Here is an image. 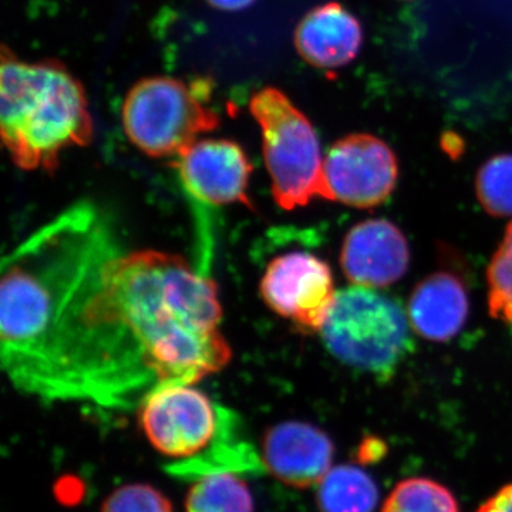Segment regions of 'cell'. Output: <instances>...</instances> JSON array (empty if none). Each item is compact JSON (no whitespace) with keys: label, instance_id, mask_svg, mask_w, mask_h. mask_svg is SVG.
<instances>
[{"label":"cell","instance_id":"3","mask_svg":"<svg viewBox=\"0 0 512 512\" xmlns=\"http://www.w3.org/2000/svg\"><path fill=\"white\" fill-rule=\"evenodd\" d=\"M211 80L147 77L131 87L121 110L128 140L154 158L177 157L220 126L210 106Z\"/></svg>","mask_w":512,"mask_h":512},{"label":"cell","instance_id":"20","mask_svg":"<svg viewBox=\"0 0 512 512\" xmlns=\"http://www.w3.org/2000/svg\"><path fill=\"white\" fill-rule=\"evenodd\" d=\"M386 451L387 447L384 441L377 437H367L357 450V458L363 464L376 463V461L382 460Z\"/></svg>","mask_w":512,"mask_h":512},{"label":"cell","instance_id":"11","mask_svg":"<svg viewBox=\"0 0 512 512\" xmlns=\"http://www.w3.org/2000/svg\"><path fill=\"white\" fill-rule=\"evenodd\" d=\"M335 446L325 431L303 421H284L266 430L262 463L289 487L318 485L332 468Z\"/></svg>","mask_w":512,"mask_h":512},{"label":"cell","instance_id":"6","mask_svg":"<svg viewBox=\"0 0 512 512\" xmlns=\"http://www.w3.org/2000/svg\"><path fill=\"white\" fill-rule=\"evenodd\" d=\"M399 165L392 148L372 134L340 138L323 158L322 198L369 210L393 194Z\"/></svg>","mask_w":512,"mask_h":512},{"label":"cell","instance_id":"4","mask_svg":"<svg viewBox=\"0 0 512 512\" xmlns=\"http://www.w3.org/2000/svg\"><path fill=\"white\" fill-rule=\"evenodd\" d=\"M320 333L326 348L343 365L382 377L393 375L412 348L402 305L362 286L336 293Z\"/></svg>","mask_w":512,"mask_h":512},{"label":"cell","instance_id":"5","mask_svg":"<svg viewBox=\"0 0 512 512\" xmlns=\"http://www.w3.org/2000/svg\"><path fill=\"white\" fill-rule=\"evenodd\" d=\"M249 110L261 128L262 154L276 204L292 211L322 198V151L308 117L276 87L256 92Z\"/></svg>","mask_w":512,"mask_h":512},{"label":"cell","instance_id":"19","mask_svg":"<svg viewBox=\"0 0 512 512\" xmlns=\"http://www.w3.org/2000/svg\"><path fill=\"white\" fill-rule=\"evenodd\" d=\"M477 512H512V483L491 495L487 501L480 505Z\"/></svg>","mask_w":512,"mask_h":512},{"label":"cell","instance_id":"15","mask_svg":"<svg viewBox=\"0 0 512 512\" xmlns=\"http://www.w3.org/2000/svg\"><path fill=\"white\" fill-rule=\"evenodd\" d=\"M187 512H255L247 483L229 471H215L195 481L185 498Z\"/></svg>","mask_w":512,"mask_h":512},{"label":"cell","instance_id":"22","mask_svg":"<svg viewBox=\"0 0 512 512\" xmlns=\"http://www.w3.org/2000/svg\"><path fill=\"white\" fill-rule=\"evenodd\" d=\"M510 325H511V329H512V320H511V323H510Z\"/></svg>","mask_w":512,"mask_h":512},{"label":"cell","instance_id":"17","mask_svg":"<svg viewBox=\"0 0 512 512\" xmlns=\"http://www.w3.org/2000/svg\"><path fill=\"white\" fill-rule=\"evenodd\" d=\"M481 207L493 217H512V154L490 158L476 180Z\"/></svg>","mask_w":512,"mask_h":512},{"label":"cell","instance_id":"16","mask_svg":"<svg viewBox=\"0 0 512 512\" xmlns=\"http://www.w3.org/2000/svg\"><path fill=\"white\" fill-rule=\"evenodd\" d=\"M382 512H460L450 490L430 478L400 481L384 501Z\"/></svg>","mask_w":512,"mask_h":512},{"label":"cell","instance_id":"10","mask_svg":"<svg viewBox=\"0 0 512 512\" xmlns=\"http://www.w3.org/2000/svg\"><path fill=\"white\" fill-rule=\"evenodd\" d=\"M340 264L350 284L386 288L406 275L410 248L402 229L387 220L355 225L343 241Z\"/></svg>","mask_w":512,"mask_h":512},{"label":"cell","instance_id":"7","mask_svg":"<svg viewBox=\"0 0 512 512\" xmlns=\"http://www.w3.org/2000/svg\"><path fill=\"white\" fill-rule=\"evenodd\" d=\"M138 420L151 446L167 457L201 453L218 431L217 409L192 384L158 387L138 407Z\"/></svg>","mask_w":512,"mask_h":512},{"label":"cell","instance_id":"1","mask_svg":"<svg viewBox=\"0 0 512 512\" xmlns=\"http://www.w3.org/2000/svg\"><path fill=\"white\" fill-rule=\"evenodd\" d=\"M210 276L183 256L126 251L117 232L84 266L18 389L45 400L140 407L167 384L221 372L231 348Z\"/></svg>","mask_w":512,"mask_h":512},{"label":"cell","instance_id":"8","mask_svg":"<svg viewBox=\"0 0 512 512\" xmlns=\"http://www.w3.org/2000/svg\"><path fill=\"white\" fill-rule=\"evenodd\" d=\"M259 289L271 311L308 333L322 330L338 293L330 266L303 251L269 262Z\"/></svg>","mask_w":512,"mask_h":512},{"label":"cell","instance_id":"9","mask_svg":"<svg viewBox=\"0 0 512 512\" xmlns=\"http://www.w3.org/2000/svg\"><path fill=\"white\" fill-rule=\"evenodd\" d=\"M184 191L195 204L207 207L244 204L252 164L239 144L229 140H198L174 158Z\"/></svg>","mask_w":512,"mask_h":512},{"label":"cell","instance_id":"18","mask_svg":"<svg viewBox=\"0 0 512 512\" xmlns=\"http://www.w3.org/2000/svg\"><path fill=\"white\" fill-rule=\"evenodd\" d=\"M101 512H174L173 505L157 488L128 484L117 488L104 501Z\"/></svg>","mask_w":512,"mask_h":512},{"label":"cell","instance_id":"12","mask_svg":"<svg viewBox=\"0 0 512 512\" xmlns=\"http://www.w3.org/2000/svg\"><path fill=\"white\" fill-rule=\"evenodd\" d=\"M362 45V25L338 2L309 10L295 30L296 50L316 69L346 66L356 59Z\"/></svg>","mask_w":512,"mask_h":512},{"label":"cell","instance_id":"2","mask_svg":"<svg viewBox=\"0 0 512 512\" xmlns=\"http://www.w3.org/2000/svg\"><path fill=\"white\" fill-rule=\"evenodd\" d=\"M0 131L20 170H55L60 156L92 141L82 83L56 60L29 63L2 47Z\"/></svg>","mask_w":512,"mask_h":512},{"label":"cell","instance_id":"14","mask_svg":"<svg viewBox=\"0 0 512 512\" xmlns=\"http://www.w3.org/2000/svg\"><path fill=\"white\" fill-rule=\"evenodd\" d=\"M316 501L320 512H373L379 503V488L360 467L336 466L318 484Z\"/></svg>","mask_w":512,"mask_h":512},{"label":"cell","instance_id":"21","mask_svg":"<svg viewBox=\"0 0 512 512\" xmlns=\"http://www.w3.org/2000/svg\"><path fill=\"white\" fill-rule=\"evenodd\" d=\"M212 8L224 10V12H238L249 8L256 0H207Z\"/></svg>","mask_w":512,"mask_h":512},{"label":"cell","instance_id":"13","mask_svg":"<svg viewBox=\"0 0 512 512\" xmlns=\"http://www.w3.org/2000/svg\"><path fill=\"white\" fill-rule=\"evenodd\" d=\"M470 301L456 275L437 272L414 288L409 302L410 325L421 338L448 342L466 325Z\"/></svg>","mask_w":512,"mask_h":512}]
</instances>
